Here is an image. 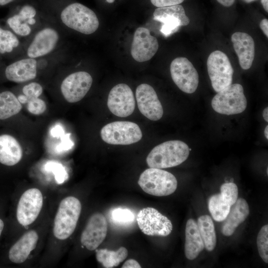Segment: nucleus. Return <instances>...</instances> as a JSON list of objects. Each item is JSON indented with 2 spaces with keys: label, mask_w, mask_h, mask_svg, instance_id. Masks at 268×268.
Wrapping results in <instances>:
<instances>
[{
  "label": "nucleus",
  "mask_w": 268,
  "mask_h": 268,
  "mask_svg": "<svg viewBox=\"0 0 268 268\" xmlns=\"http://www.w3.org/2000/svg\"><path fill=\"white\" fill-rule=\"evenodd\" d=\"M190 148L179 140L165 141L155 146L147 155L146 161L150 168H167L178 166L188 158Z\"/></svg>",
  "instance_id": "f257e3e1"
},
{
  "label": "nucleus",
  "mask_w": 268,
  "mask_h": 268,
  "mask_svg": "<svg viewBox=\"0 0 268 268\" xmlns=\"http://www.w3.org/2000/svg\"><path fill=\"white\" fill-rule=\"evenodd\" d=\"M81 211L79 200L73 196L64 199L60 202L55 216L53 234L61 240H66L73 233Z\"/></svg>",
  "instance_id": "f03ea898"
},
{
  "label": "nucleus",
  "mask_w": 268,
  "mask_h": 268,
  "mask_svg": "<svg viewBox=\"0 0 268 268\" xmlns=\"http://www.w3.org/2000/svg\"><path fill=\"white\" fill-rule=\"evenodd\" d=\"M138 184L146 193L162 197L174 193L178 182L172 173L161 169L149 167L140 174Z\"/></svg>",
  "instance_id": "7ed1b4c3"
},
{
  "label": "nucleus",
  "mask_w": 268,
  "mask_h": 268,
  "mask_svg": "<svg viewBox=\"0 0 268 268\" xmlns=\"http://www.w3.org/2000/svg\"><path fill=\"white\" fill-rule=\"evenodd\" d=\"M61 18L68 27L85 34L95 32L99 25L94 12L82 4L75 2L67 6L62 12Z\"/></svg>",
  "instance_id": "20e7f679"
},
{
  "label": "nucleus",
  "mask_w": 268,
  "mask_h": 268,
  "mask_svg": "<svg viewBox=\"0 0 268 268\" xmlns=\"http://www.w3.org/2000/svg\"><path fill=\"white\" fill-rule=\"evenodd\" d=\"M247 105L243 86L238 83L231 84L218 92L211 101V106L215 112L226 115L241 113Z\"/></svg>",
  "instance_id": "39448f33"
},
{
  "label": "nucleus",
  "mask_w": 268,
  "mask_h": 268,
  "mask_svg": "<svg viewBox=\"0 0 268 268\" xmlns=\"http://www.w3.org/2000/svg\"><path fill=\"white\" fill-rule=\"evenodd\" d=\"M102 140L113 145H129L139 141L142 136L139 127L128 121H116L109 123L101 130Z\"/></svg>",
  "instance_id": "423d86ee"
},
{
  "label": "nucleus",
  "mask_w": 268,
  "mask_h": 268,
  "mask_svg": "<svg viewBox=\"0 0 268 268\" xmlns=\"http://www.w3.org/2000/svg\"><path fill=\"white\" fill-rule=\"evenodd\" d=\"M206 65L211 85L215 92L232 84L234 70L225 54L219 50L212 52L207 58Z\"/></svg>",
  "instance_id": "0eeeda50"
},
{
  "label": "nucleus",
  "mask_w": 268,
  "mask_h": 268,
  "mask_svg": "<svg viewBox=\"0 0 268 268\" xmlns=\"http://www.w3.org/2000/svg\"><path fill=\"white\" fill-rule=\"evenodd\" d=\"M136 221L140 230L146 235L166 237L173 229L171 221L151 207L140 209L137 213Z\"/></svg>",
  "instance_id": "6e6552de"
},
{
  "label": "nucleus",
  "mask_w": 268,
  "mask_h": 268,
  "mask_svg": "<svg viewBox=\"0 0 268 268\" xmlns=\"http://www.w3.org/2000/svg\"><path fill=\"white\" fill-rule=\"evenodd\" d=\"M170 69L174 82L181 90L189 94L196 91L199 84V74L188 59L175 58L171 62Z\"/></svg>",
  "instance_id": "1a4fd4ad"
},
{
  "label": "nucleus",
  "mask_w": 268,
  "mask_h": 268,
  "mask_svg": "<svg viewBox=\"0 0 268 268\" xmlns=\"http://www.w3.org/2000/svg\"><path fill=\"white\" fill-rule=\"evenodd\" d=\"M153 19L162 23L160 31L165 37L176 32L190 21L180 4L157 7L153 12Z\"/></svg>",
  "instance_id": "9d476101"
},
{
  "label": "nucleus",
  "mask_w": 268,
  "mask_h": 268,
  "mask_svg": "<svg viewBox=\"0 0 268 268\" xmlns=\"http://www.w3.org/2000/svg\"><path fill=\"white\" fill-rule=\"evenodd\" d=\"M43 203L41 191L37 188H31L25 191L19 200L16 217L19 224L27 226L35 221L38 216Z\"/></svg>",
  "instance_id": "9b49d317"
},
{
  "label": "nucleus",
  "mask_w": 268,
  "mask_h": 268,
  "mask_svg": "<svg viewBox=\"0 0 268 268\" xmlns=\"http://www.w3.org/2000/svg\"><path fill=\"white\" fill-rule=\"evenodd\" d=\"M135 100L133 91L126 84L120 83L110 90L107 106L112 113L119 117L131 115L135 108Z\"/></svg>",
  "instance_id": "f8f14e48"
},
{
  "label": "nucleus",
  "mask_w": 268,
  "mask_h": 268,
  "mask_svg": "<svg viewBox=\"0 0 268 268\" xmlns=\"http://www.w3.org/2000/svg\"><path fill=\"white\" fill-rule=\"evenodd\" d=\"M93 79L86 71H77L66 77L63 81L61 89L65 99L69 103L81 100L89 90Z\"/></svg>",
  "instance_id": "ddd939ff"
},
{
  "label": "nucleus",
  "mask_w": 268,
  "mask_h": 268,
  "mask_svg": "<svg viewBox=\"0 0 268 268\" xmlns=\"http://www.w3.org/2000/svg\"><path fill=\"white\" fill-rule=\"evenodd\" d=\"M135 98L139 111L145 117L152 121L162 118V106L151 86L146 83L139 85L136 89Z\"/></svg>",
  "instance_id": "4468645a"
},
{
  "label": "nucleus",
  "mask_w": 268,
  "mask_h": 268,
  "mask_svg": "<svg viewBox=\"0 0 268 268\" xmlns=\"http://www.w3.org/2000/svg\"><path fill=\"white\" fill-rule=\"evenodd\" d=\"M107 229V222L104 215L99 212L93 214L81 233V243L88 250H96L104 240Z\"/></svg>",
  "instance_id": "2eb2a0df"
},
{
  "label": "nucleus",
  "mask_w": 268,
  "mask_h": 268,
  "mask_svg": "<svg viewBox=\"0 0 268 268\" xmlns=\"http://www.w3.org/2000/svg\"><path fill=\"white\" fill-rule=\"evenodd\" d=\"M159 45L156 37L152 36L149 30L138 27L134 33L131 53L133 59L138 62L150 60L156 54Z\"/></svg>",
  "instance_id": "dca6fc26"
},
{
  "label": "nucleus",
  "mask_w": 268,
  "mask_h": 268,
  "mask_svg": "<svg viewBox=\"0 0 268 268\" xmlns=\"http://www.w3.org/2000/svg\"><path fill=\"white\" fill-rule=\"evenodd\" d=\"M231 39L240 67L243 69H248L251 67L255 57L253 38L247 33L237 32L232 34Z\"/></svg>",
  "instance_id": "f3484780"
},
{
  "label": "nucleus",
  "mask_w": 268,
  "mask_h": 268,
  "mask_svg": "<svg viewBox=\"0 0 268 268\" xmlns=\"http://www.w3.org/2000/svg\"><path fill=\"white\" fill-rule=\"evenodd\" d=\"M59 40L57 31L50 28H45L38 32L29 45L27 54L30 58H36L50 53L55 47Z\"/></svg>",
  "instance_id": "a211bd4d"
},
{
  "label": "nucleus",
  "mask_w": 268,
  "mask_h": 268,
  "mask_svg": "<svg viewBox=\"0 0 268 268\" xmlns=\"http://www.w3.org/2000/svg\"><path fill=\"white\" fill-rule=\"evenodd\" d=\"M5 74L7 79L17 83L33 79L37 75V61L33 58L16 61L6 67Z\"/></svg>",
  "instance_id": "6ab92c4d"
},
{
  "label": "nucleus",
  "mask_w": 268,
  "mask_h": 268,
  "mask_svg": "<svg viewBox=\"0 0 268 268\" xmlns=\"http://www.w3.org/2000/svg\"><path fill=\"white\" fill-rule=\"evenodd\" d=\"M249 205L243 198L237 199L224 220L221 232L226 236L233 235L237 227L243 223L249 214Z\"/></svg>",
  "instance_id": "aec40b11"
},
{
  "label": "nucleus",
  "mask_w": 268,
  "mask_h": 268,
  "mask_svg": "<svg viewBox=\"0 0 268 268\" xmlns=\"http://www.w3.org/2000/svg\"><path fill=\"white\" fill-rule=\"evenodd\" d=\"M38 240V235L35 230L25 233L10 249L8 257L10 261L15 264L25 262L35 248Z\"/></svg>",
  "instance_id": "412c9836"
},
{
  "label": "nucleus",
  "mask_w": 268,
  "mask_h": 268,
  "mask_svg": "<svg viewBox=\"0 0 268 268\" xmlns=\"http://www.w3.org/2000/svg\"><path fill=\"white\" fill-rule=\"evenodd\" d=\"M204 248L197 222L192 218L188 219L185 228V254L186 258L189 260L195 259Z\"/></svg>",
  "instance_id": "4be33fe9"
},
{
  "label": "nucleus",
  "mask_w": 268,
  "mask_h": 268,
  "mask_svg": "<svg viewBox=\"0 0 268 268\" xmlns=\"http://www.w3.org/2000/svg\"><path fill=\"white\" fill-rule=\"evenodd\" d=\"M22 157V148L14 137L8 134L0 135V163L13 166L20 161Z\"/></svg>",
  "instance_id": "5701e85b"
},
{
  "label": "nucleus",
  "mask_w": 268,
  "mask_h": 268,
  "mask_svg": "<svg viewBox=\"0 0 268 268\" xmlns=\"http://www.w3.org/2000/svg\"><path fill=\"white\" fill-rule=\"evenodd\" d=\"M197 223L204 247L208 251H213L216 244V236L211 218L208 215H201Z\"/></svg>",
  "instance_id": "b1692460"
},
{
  "label": "nucleus",
  "mask_w": 268,
  "mask_h": 268,
  "mask_svg": "<svg viewBox=\"0 0 268 268\" xmlns=\"http://www.w3.org/2000/svg\"><path fill=\"white\" fill-rule=\"evenodd\" d=\"M128 252L124 247H121L116 251L101 249L96 251L97 261L104 268H112L118 266L127 257Z\"/></svg>",
  "instance_id": "393cba45"
},
{
  "label": "nucleus",
  "mask_w": 268,
  "mask_h": 268,
  "mask_svg": "<svg viewBox=\"0 0 268 268\" xmlns=\"http://www.w3.org/2000/svg\"><path fill=\"white\" fill-rule=\"evenodd\" d=\"M21 109V103L13 93L8 91L0 93V120L18 114Z\"/></svg>",
  "instance_id": "a878e982"
},
{
  "label": "nucleus",
  "mask_w": 268,
  "mask_h": 268,
  "mask_svg": "<svg viewBox=\"0 0 268 268\" xmlns=\"http://www.w3.org/2000/svg\"><path fill=\"white\" fill-rule=\"evenodd\" d=\"M231 206L220 193L211 196L208 201V210L212 218L218 222L225 220Z\"/></svg>",
  "instance_id": "bb28decb"
},
{
  "label": "nucleus",
  "mask_w": 268,
  "mask_h": 268,
  "mask_svg": "<svg viewBox=\"0 0 268 268\" xmlns=\"http://www.w3.org/2000/svg\"><path fill=\"white\" fill-rule=\"evenodd\" d=\"M19 43L18 39L11 32L0 27V53L11 52Z\"/></svg>",
  "instance_id": "cd10ccee"
},
{
  "label": "nucleus",
  "mask_w": 268,
  "mask_h": 268,
  "mask_svg": "<svg viewBox=\"0 0 268 268\" xmlns=\"http://www.w3.org/2000/svg\"><path fill=\"white\" fill-rule=\"evenodd\" d=\"M258 252L262 260L268 263V225L262 227L257 238Z\"/></svg>",
  "instance_id": "c85d7f7f"
},
{
  "label": "nucleus",
  "mask_w": 268,
  "mask_h": 268,
  "mask_svg": "<svg viewBox=\"0 0 268 268\" xmlns=\"http://www.w3.org/2000/svg\"><path fill=\"white\" fill-rule=\"evenodd\" d=\"M7 22L13 31L19 35L26 36L31 32V28L27 23L20 20L17 14L9 18Z\"/></svg>",
  "instance_id": "c756f323"
},
{
  "label": "nucleus",
  "mask_w": 268,
  "mask_h": 268,
  "mask_svg": "<svg viewBox=\"0 0 268 268\" xmlns=\"http://www.w3.org/2000/svg\"><path fill=\"white\" fill-rule=\"evenodd\" d=\"M45 169L54 174L56 181L59 184L63 183L67 178L65 168L59 162L49 161L46 163Z\"/></svg>",
  "instance_id": "7c9ffc66"
},
{
  "label": "nucleus",
  "mask_w": 268,
  "mask_h": 268,
  "mask_svg": "<svg viewBox=\"0 0 268 268\" xmlns=\"http://www.w3.org/2000/svg\"><path fill=\"white\" fill-rule=\"evenodd\" d=\"M111 217L114 222L120 224H129L134 219V215L131 210L120 208L113 210Z\"/></svg>",
  "instance_id": "2f4dec72"
},
{
  "label": "nucleus",
  "mask_w": 268,
  "mask_h": 268,
  "mask_svg": "<svg viewBox=\"0 0 268 268\" xmlns=\"http://www.w3.org/2000/svg\"><path fill=\"white\" fill-rule=\"evenodd\" d=\"M220 193L232 205L238 199V187L234 183H225L221 185Z\"/></svg>",
  "instance_id": "473e14b6"
},
{
  "label": "nucleus",
  "mask_w": 268,
  "mask_h": 268,
  "mask_svg": "<svg viewBox=\"0 0 268 268\" xmlns=\"http://www.w3.org/2000/svg\"><path fill=\"white\" fill-rule=\"evenodd\" d=\"M27 103L28 111L33 114H42L46 109L45 102L43 100L38 98L29 99Z\"/></svg>",
  "instance_id": "72a5a7b5"
},
{
  "label": "nucleus",
  "mask_w": 268,
  "mask_h": 268,
  "mask_svg": "<svg viewBox=\"0 0 268 268\" xmlns=\"http://www.w3.org/2000/svg\"><path fill=\"white\" fill-rule=\"evenodd\" d=\"M22 92L28 100L32 98H38L43 92V88L37 82H31L23 87Z\"/></svg>",
  "instance_id": "f704fd0d"
},
{
  "label": "nucleus",
  "mask_w": 268,
  "mask_h": 268,
  "mask_svg": "<svg viewBox=\"0 0 268 268\" xmlns=\"http://www.w3.org/2000/svg\"><path fill=\"white\" fill-rule=\"evenodd\" d=\"M70 134L68 133L65 134L61 137V142L56 147V150L58 152H62L66 151L70 149L72 147L73 143L70 138Z\"/></svg>",
  "instance_id": "c9c22d12"
},
{
  "label": "nucleus",
  "mask_w": 268,
  "mask_h": 268,
  "mask_svg": "<svg viewBox=\"0 0 268 268\" xmlns=\"http://www.w3.org/2000/svg\"><path fill=\"white\" fill-rule=\"evenodd\" d=\"M185 0H150L151 3L157 7H164L180 4Z\"/></svg>",
  "instance_id": "e433bc0d"
},
{
  "label": "nucleus",
  "mask_w": 268,
  "mask_h": 268,
  "mask_svg": "<svg viewBox=\"0 0 268 268\" xmlns=\"http://www.w3.org/2000/svg\"><path fill=\"white\" fill-rule=\"evenodd\" d=\"M19 14L28 19L34 18L36 14V11L33 6L26 5L22 7Z\"/></svg>",
  "instance_id": "4c0bfd02"
},
{
  "label": "nucleus",
  "mask_w": 268,
  "mask_h": 268,
  "mask_svg": "<svg viewBox=\"0 0 268 268\" xmlns=\"http://www.w3.org/2000/svg\"><path fill=\"white\" fill-rule=\"evenodd\" d=\"M50 134L55 137H61L65 134V132L62 126L57 125L51 129Z\"/></svg>",
  "instance_id": "58836bf2"
},
{
  "label": "nucleus",
  "mask_w": 268,
  "mask_h": 268,
  "mask_svg": "<svg viewBox=\"0 0 268 268\" xmlns=\"http://www.w3.org/2000/svg\"><path fill=\"white\" fill-rule=\"evenodd\" d=\"M122 268H140L139 264L134 259H129L123 265Z\"/></svg>",
  "instance_id": "ea45409f"
},
{
  "label": "nucleus",
  "mask_w": 268,
  "mask_h": 268,
  "mask_svg": "<svg viewBox=\"0 0 268 268\" xmlns=\"http://www.w3.org/2000/svg\"><path fill=\"white\" fill-rule=\"evenodd\" d=\"M260 26L266 37H268V20L266 18L263 19L260 22Z\"/></svg>",
  "instance_id": "a19ab883"
},
{
  "label": "nucleus",
  "mask_w": 268,
  "mask_h": 268,
  "mask_svg": "<svg viewBox=\"0 0 268 268\" xmlns=\"http://www.w3.org/2000/svg\"><path fill=\"white\" fill-rule=\"evenodd\" d=\"M220 4L225 7L231 6L234 2L235 0H216Z\"/></svg>",
  "instance_id": "79ce46f5"
},
{
  "label": "nucleus",
  "mask_w": 268,
  "mask_h": 268,
  "mask_svg": "<svg viewBox=\"0 0 268 268\" xmlns=\"http://www.w3.org/2000/svg\"><path fill=\"white\" fill-rule=\"evenodd\" d=\"M18 100L21 103H25L27 102V98L24 95H20L18 97Z\"/></svg>",
  "instance_id": "37998d69"
},
{
  "label": "nucleus",
  "mask_w": 268,
  "mask_h": 268,
  "mask_svg": "<svg viewBox=\"0 0 268 268\" xmlns=\"http://www.w3.org/2000/svg\"><path fill=\"white\" fill-rule=\"evenodd\" d=\"M263 116L265 120L268 122V107H266L263 110Z\"/></svg>",
  "instance_id": "c03bdc74"
},
{
  "label": "nucleus",
  "mask_w": 268,
  "mask_h": 268,
  "mask_svg": "<svg viewBox=\"0 0 268 268\" xmlns=\"http://www.w3.org/2000/svg\"><path fill=\"white\" fill-rule=\"evenodd\" d=\"M261 3L265 11L267 12H268V0H261Z\"/></svg>",
  "instance_id": "a18cd8bd"
},
{
  "label": "nucleus",
  "mask_w": 268,
  "mask_h": 268,
  "mask_svg": "<svg viewBox=\"0 0 268 268\" xmlns=\"http://www.w3.org/2000/svg\"><path fill=\"white\" fill-rule=\"evenodd\" d=\"M13 0H0V5H4L12 1Z\"/></svg>",
  "instance_id": "49530a36"
},
{
  "label": "nucleus",
  "mask_w": 268,
  "mask_h": 268,
  "mask_svg": "<svg viewBox=\"0 0 268 268\" xmlns=\"http://www.w3.org/2000/svg\"><path fill=\"white\" fill-rule=\"evenodd\" d=\"M27 23L30 25H33L36 23V20L34 18H32L27 20Z\"/></svg>",
  "instance_id": "de8ad7c7"
},
{
  "label": "nucleus",
  "mask_w": 268,
  "mask_h": 268,
  "mask_svg": "<svg viewBox=\"0 0 268 268\" xmlns=\"http://www.w3.org/2000/svg\"><path fill=\"white\" fill-rule=\"evenodd\" d=\"M3 227H4V223L3 221L1 219H0V236L1 235V232L3 229Z\"/></svg>",
  "instance_id": "09e8293b"
},
{
  "label": "nucleus",
  "mask_w": 268,
  "mask_h": 268,
  "mask_svg": "<svg viewBox=\"0 0 268 268\" xmlns=\"http://www.w3.org/2000/svg\"><path fill=\"white\" fill-rule=\"evenodd\" d=\"M268 126H267L265 129L264 134L266 138L268 139Z\"/></svg>",
  "instance_id": "8fccbe9b"
},
{
  "label": "nucleus",
  "mask_w": 268,
  "mask_h": 268,
  "mask_svg": "<svg viewBox=\"0 0 268 268\" xmlns=\"http://www.w3.org/2000/svg\"><path fill=\"white\" fill-rule=\"evenodd\" d=\"M242 1H243L244 2H246V3H250L253 1H255L256 0H242Z\"/></svg>",
  "instance_id": "3c124183"
},
{
  "label": "nucleus",
  "mask_w": 268,
  "mask_h": 268,
  "mask_svg": "<svg viewBox=\"0 0 268 268\" xmlns=\"http://www.w3.org/2000/svg\"><path fill=\"white\" fill-rule=\"evenodd\" d=\"M115 0H106L107 2L110 3H113Z\"/></svg>",
  "instance_id": "603ef678"
}]
</instances>
